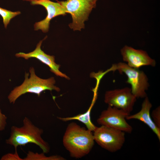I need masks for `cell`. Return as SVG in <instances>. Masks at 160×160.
<instances>
[{
	"label": "cell",
	"mask_w": 160,
	"mask_h": 160,
	"mask_svg": "<svg viewBox=\"0 0 160 160\" xmlns=\"http://www.w3.org/2000/svg\"><path fill=\"white\" fill-rule=\"evenodd\" d=\"M95 142L92 132L74 122L68 125L63 138V145L71 157L76 159L88 154Z\"/></svg>",
	"instance_id": "6da1fadb"
},
{
	"label": "cell",
	"mask_w": 160,
	"mask_h": 160,
	"mask_svg": "<svg viewBox=\"0 0 160 160\" xmlns=\"http://www.w3.org/2000/svg\"><path fill=\"white\" fill-rule=\"evenodd\" d=\"M23 126L20 127L15 126L11 127L10 136L6 140V143L13 146L15 151L18 146L32 143L38 146L44 153H49V145L41 137L43 130L34 125L26 117L23 119Z\"/></svg>",
	"instance_id": "7a4b0ae2"
},
{
	"label": "cell",
	"mask_w": 160,
	"mask_h": 160,
	"mask_svg": "<svg viewBox=\"0 0 160 160\" xmlns=\"http://www.w3.org/2000/svg\"><path fill=\"white\" fill-rule=\"evenodd\" d=\"M29 72V73H25L23 83L15 87L9 95L8 98L10 103L14 104L20 97L27 93H34L39 97L41 92L46 90L60 91V89L55 85V81L54 77L47 79H41L36 74L33 67L30 68Z\"/></svg>",
	"instance_id": "3957f363"
},
{
	"label": "cell",
	"mask_w": 160,
	"mask_h": 160,
	"mask_svg": "<svg viewBox=\"0 0 160 160\" xmlns=\"http://www.w3.org/2000/svg\"><path fill=\"white\" fill-rule=\"evenodd\" d=\"M97 0H66L57 1L63 7L66 13L71 16L72 22L69 25L73 31H81L85 27L90 13L95 7Z\"/></svg>",
	"instance_id": "277c9868"
},
{
	"label": "cell",
	"mask_w": 160,
	"mask_h": 160,
	"mask_svg": "<svg viewBox=\"0 0 160 160\" xmlns=\"http://www.w3.org/2000/svg\"><path fill=\"white\" fill-rule=\"evenodd\" d=\"M116 70H118L121 74L124 73L127 76L126 82L131 85V92L137 98H144L147 96L146 91L150 85L148 77L143 71L132 68L122 62L113 64L108 70V72Z\"/></svg>",
	"instance_id": "5b68a950"
},
{
	"label": "cell",
	"mask_w": 160,
	"mask_h": 160,
	"mask_svg": "<svg viewBox=\"0 0 160 160\" xmlns=\"http://www.w3.org/2000/svg\"><path fill=\"white\" fill-rule=\"evenodd\" d=\"M93 135L95 141L98 145L112 153L120 150L125 140V132L103 125L96 127Z\"/></svg>",
	"instance_id": "8992f818"
},
{
	"label": "cell",
	"mask_w": 160,
	"mask_h": 160,
	"mask_svg": "<svg viewBox=\"0 0 160 160\" xmlns=\"http://www.w3.org/2000/svg\"><path fill=\"white\" fill-rule=\"evenodd\" d=\"M128 115L121 109L108 105L106 109L102 111L97 121L100 125L130 133L132 131L133 128L126 121V117Z\"/></svg>",
	"instance_id": "52a82bcc"
},
{
	"label": "cell",
	"mask_w": 160,
	"mask_h": 160,
	"mask_svg": "<svg viewBox=\"0 0 160 160\" xmlns=\"http://www.w3.org/2000/svg\"><path fill=\"white\" fill-rule=\"evenodd\" d=\"M137 99L132 93L131 88L125 87L107 91L104 101L108 105L121 109L129 115Z\"/></svg>",
	"instance_id": "ba28073f"
},
{
	"label": "cell",
	"mask_w": 160,
	"mask_h": 160,
	"mask_svg": "<svg viewBox=\"0 0 160 160\" xmlns=\"http://www.w3.org/2000/svg\"><path fill=\"white\" fill-rule=\"evenodd\" d=\"M121 53L123 60L132 68L139 69L143 66L154 67L156 65L155 60L143 50L136 49L125 45L121 49Z\"/></svg>",
	"instance_id": "9c48e42d"
},
{
	"label": "cell",
	"mask_w": 160,
	"mask_h": 160,
	"mask_svg": "<svg viewBox=\"0 0 160 160\" xmlns=\"http://www.w3.org/2000/svg\"><path fill=\"white\" fill-rule=\"evenodd\" d=\"M56 0L57 2L49 0H40L31 2L32 5L43 6L47 12V16L45 19L35 23L34 30H41L44 33H47L49 30L50 21L53 18L59 15H66L63 7L57 0Z\"/></svg>",
	"instance_id": "30bf717a"
},
{
	"label": "cell",
	"mask_w": 160,
	"mask_h": 160,
	"mask_svg": "<svg viewBox=\"0 0 160 160\" xmlns=\"http://www.w3.org/2000/svg\"><path fill=\"white\" fill-rule=\"evenodd\" d=\"M46 37L44 39L39 41L33 51L27 53L20 52L15 54L16 57H22L26 60L31 58H36L47 65L50 68L51 71L56 76L69 79L70 78L68 76L60 71L59 68L60 65L55 62V56L47 55L41 50V46L43 41Z\"/></svg>",
	"instance_id": "8fae6325"
},
{
	"label": "cell",
	"mask_w": 160,
	"mask_h": 160,
	"mask_svg": "<svg viewBox=\"0 0 160 160\" xmlns=\"http://www.w3.org/2000/svg\"><path fill=\"white\" fill-rule=\"evenodd\" d=\"M144 98L141 105L140 110L136 113L127 116L126 119H136L143 122L151 129L160 141V129L157 127L153 121L150 113L151 109L152 106V104L147 96Z\"/></svg>",
	"instance_id": "7c38bea8"
},
{
	"label": "cell",
	"mask_w": 160,
	"mask_h": 160,
	"mask_svg": "<svg viewBox=\"0 0 160 160\" xmlns=\"http://www.w3.org/2000/svg\"><path fill=\"white\" fill-rule=\"evenodd\" d=\"M93 91L94 92V95L91 103L85 112L73 116L65 117H57V118L62 121L65 122L73 120H78L84 124L88 129L93 132L96 127L91 121L90 114L92 108L97 97V91L94 90Z\"/></svg>",
	"instance_id": "4fadbf2b"
},
{
	"label": "cell",
	"mask_w": 160,
	"mask_h": 160,
	"mask_svg": "<svg viewBox=\"0 0 160 160\" xmlns=\"http://www.w3.org/2000/svg\"><path fill=\"white\" fill-rule=\"evenodd\" d=\"M44 153H39L29 151L26 157L23 159L25 160H64L65 159L60 156L55 155L47 156Z\"/></svg>",
	"instance_id": "5bb4252c"
},
{
	"label": "cell",
	"mask_w": 160,
	"mask_h": 160,
	"mask_svg": "<svg viewBox=\"0 0 160 160\" xmlns=\"http://www.w3.org/2000/svg\"><path fill=\"white\" fill-rule=\"evenodd\" d=\"M20 11L12 12L0 7V15L2 17L4 27L6 28L11 20L20 14Z\"/></svg>",
	"instance_id": "9a60e30c"
},
{
	"label": "cell",
	"mask_w": 160,
	"mask_h": 160,
	"mask_svg": "<svg viewBox=\"0 0 160 160\" xmlns=\"http://www.w3.org/2000/svg\"><path fill=\"white\" fill-rule=\"evenodd\" d=\"M151 116L152 120L156 126L160 129V107L158 106L153 110Z\"/></svg>",
	"instance_id": "2e32d148"
},
{
	"label": "cell",
	"mask_w": 160,
	"mask_h": 160,
	"mask_svg": "<svg viewBox=\"0 0 160 160\" xmlns=\"http://www.w3.org/2000/svg\"><path fill=\"white\" fill-rule=\"evenodd\" d=\"M1 160H23L19 156L17 151H15L14 154L8 153L3 156Z\"/></svg>",
	"instance_id": "e0dca14e"
},
{
	"label": "cell",
	"mask_w": 160,
	"mask_h": 160,
	"mask_svg": "<svg viewBox=\"0 0 160 160\" xmlns=\"http://www.w3.org/2000/svg\"><path fill=\"white\" fill-rule=\"evenodd\" d=\"M7 116L2 113L0 109V131H2L4 129L7 125Z\"/></svg>",
	"instance_id": "ac0fdd59"
},
{
	"label": "cell",
	"mask_w": 160,
	"mask_h": 160,
	"mask_svg": "<svg viewBox=\"0 0 160 160\" xmlns=\"http://www.w3.org/2000/svg\"><path fill=\"white\" fill-rule=\"evenodd\" d=\"M23 0L32 2V1H39V0Z\"/></svg>",
	"instance_id": "d6986e66"
}]
</instances>
